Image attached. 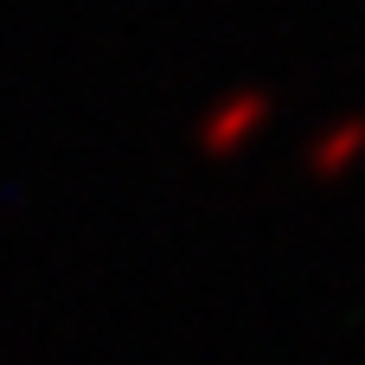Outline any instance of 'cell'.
I'll list each match as a JSON object with an SVG mask.
<instances>
[{
  "mask_svg": "<svg viewBox=\"0 0 365 365\" xmlns=\"http://www.w3.org/2000/svg\"><path fill=\"white\" fill-rule=\"evenodd\" d=\"M365 154V115H346V122H334L314 148H308V173L314 180H340V173H353Z\"/></svg>",
  "mask_w": 365,
  "mask_h": 365,
  "instance_id": "2",
  "label": "cell"
},
{
  "mask_svg": "<svg viewBox=\"0 0 365 365\" xmlns=\"http://www.w3.org/2000/svg\"><path fill=\"white\" fill-rule=\"evenodd\" d=\"M263 122H269V96H263V90H237V96H225V103L199 122V148H205V154H231V148L250 141Z\"/></svg>",
  "mask_w": 365,
  "mask_h": 365,
  "instance_id": "1",
  "label": "cell"
}]
</instances>
